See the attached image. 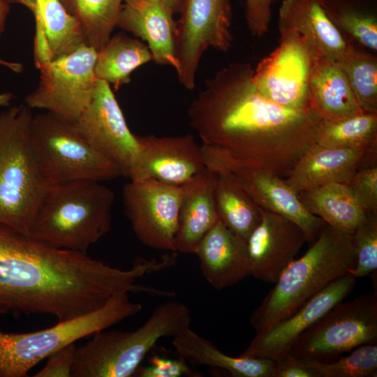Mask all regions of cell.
Segmentation results:
<instances>
[{
  "instance_id": "6da1fadb",
  "label": "cell",
  "mask_w": 377,
  "mask_h": 377,
  "mask_svg": "<svg viewBox=\"0 0 377 377\" xmlns=\"http://www.w3.org/2000/svg\"><path fill=\"white\" fill-rule=\"evenodd\" d=\"M249 63H232L205 82L187 114L203 156L286 177L316 143L320 119L262 96Z\"/></svg>"
},
{
  "instance_id": "7a4b0ae2",
  "label": "cell",
  "mask_w": 377,
  "mask_h": 377,
  "mask_svg": "<svg viewBox=\"0 0 377 377\" xmlns=\"http://www.w3.org/2000/svg\"><path fill=\"white\" fill-rule=\"evenodd\" d=\"M355 264L351 233L325 223L306 252L283 270L274 288L253 311L251 325L256 333L266 332L348 274Z\"/></svg>"
},
{
  "instance_id": "3957f363",
  "label": "cell",
  "mask_w": 377,
  "mask_h": 377,
  "mask_svg": "<svg viewBox=\"0 0 377 377\" xmlns=\"http://www.w3.org/2000/svg\"><path fill=\"white\" fill-rule=\"evenodd\" d=\"M101 182L47 185L29 235L56 248L87 253L111 228L114 193Z\"/></svg>"
},
{
  "instance_id": "277c9868",
  "label": "cell",
  "mask_w": 377,
  "mask_h": 377,
  "mask_svg": "<svg viewBox=\"0 0 377 377\" xmlns=\"http://www.w3.org/2000/svg\"><path fill=\"white\" fill-rule=\"evenodd\" d=\"M189 308L168 301L132 331L101 330L77 347L71 377H130L161 338L177 336L190 327Z\"/></svg>"
},
{
  "instance_id": "5b68a950",
  "label": "cell",
  "mask_w": 377,
  "mask_h": 377,
  "mask_svg": "<svg viewBox=\"0 0 377 377\" xmlns=\"http://www.w3.org/2000/svg\"><path fill=\"white\" fill-rule=\"evenodd\" d=\"M26 104L0 112V223L29 235L47 188L35 160Z\"/></svg>"
},
{
  "instance_id": "8992f818",
  "label": "cell",
  "mask_w": 377,
  "mask_h": 377,
  "mask_svg": "<svg viewBox=\"0 0 377 377\" xmlns=\"http://www.w3.org/2000/svg\"><path fill=\"white\" fill-rule=\"evenodd\" d=\"M142 305L128 293L115 295L100 309L31 332L0 328V377H27L40 361L63 347L139 313Z\"/></svg>"
},
{
  "instance_id": "52a82bcc",
  "label": "cell",
  "mask_w": 377,
  "mask_h": 377,
  "mask_svg": "<svg viewBox=\"0 0 377 377\" xmlns=\"http://www.w3.org/2000/svg\"><path fill=\"white\" fill-rule=\"evenodd\" d=\"M30 142L47 185L79 180L103 182L123 176L80 133L75 121L52 112L34 116Z\"/></svg>"
},
{
  "instance_id": "ba28073f",
  "label": "cell",
  "mask_w": 377,
  "mask_h": 377,
  "mask_svg": "<svg viewBox=\"0 0 377 377\" xmlns=\"http://www.w3.org/2000/svg\"><path fill=\"white\" fill-rule=\"evenodd\" d=\"M376 342L375 291L337 304L299 338L289 353L306 361L328 362Z\"/></svg>"
},
{
  "instance_id": "9c48e42d",
  "label": "cell",
  "mask_w": 377,
  "mask_h": 377,
  "mask_svg": "<svg viewBox=\"0 0 377 377\" xmlns=\"http://www.w3.org/2000/svg\"><path fill=\"white\" fill-rule=\"evenodd\" d=\"M96 52L84 45L39 66L38 84L27 95L25 104L75 121L92 99Z\"/></svg>"
},
{
  "instance_id": "30bf717a",
  "label": "cell",
  "mask_w": 377,
  "mask_h": 377,
  "mask_svg": "<svg viewBox=\"0 0 377 377\" xmlns=\"http://www.w3.org/2000/svg\"><path fill=\"white\" fill-rule=\"evenodd\" d=\"M177 21L176 56L179 82L195 87L199 63L209 47L228 51L232 43L230 0H184Z\"/></svg>"
},
{
  "instance_id": "8fae6325",
  "label": "cell",
  "mask_w": 377,
  "mask_h": 377,
  "mask_svg": "<svg viewBox=\"0 0 377 377\" xmlns=\"http://www.w3.org/2000/svg\"><path fill=\"white\" fill-rule=\"evenodd\" d=\"M318 56L301 37L280 36L279 45L253 69V82L262 96L281 106L311 110L309 79Z\"/></svg>"
},
{
  "instance_id": "7c38bea8",
  "label": "cell",
  "mask_w": 377,
  "mask_h": 377,
  "mask_svg": "<svg viewBox=\"0 0 377 377\" xmlns=\"http://www.w3.org/2000/svg\"><path fill=\"white\" fill-rule=\"evenodd\" d=\"M182 186L156 179L131 180L123 188L125 214L138 239L145 246L175 251Z\"/></svg>"
},
{
  "instance_id": "4fadbf2b",
  "label": "cell",
  "mask_w": 377,
  "mask_h": 377,
  "mask_svg": "<svg viewBox=\"0 0 377 377\" xmlns=\"http://www.w3.org/2000/svg\"><path fill=\"white\" fill-rule=\"evenodd\" d=\"M75 123L82 137L130 178L138 159L139 144L107 82L97 79L90 103Z\"/></svg>"
},
{
  "instance_id": "5bb4252c",
  "label": "cell",
  "mask_w": 377,
  "mask_h": 377,
  "mask_svg": "<svg viewBox=\"0 0 377 377\" xmlns=\"http://www.w3.org/2000/svg\"><path fill=\"white\" fill-rule=\"evenodd\" d=\"M204 159L206 167L214 172H230L260 209L296 223L310 244L316 240L325 223L304 207L297 194L281 177L216 158Z\"/></svg>"
},
{
  "instance_id": "9a60e30c",
  "label": "cell",
  "mask_w": 377,
  "mask_h": 377,
  "mask_svg": "<svg viewBox=\"0 0 377 377\" xmlns=\"http://www.w3.org/2000/svg\"><path fill=\"white\" fill-rule=\"evenodd\" d=\"M355 283L349 274L334 281L266 332L256 333L241 355L274 360L288 354L309 328L353 291Z\"/></svg>"
},
{
  "instance_id": "2e32d148",
  "label": "cell",
  "mask_w": 377,
  "mask_h": 377,
  "mask_svg": "<svg viewBox=\"0 0 377 377\" xmlns=\"http://www.w3.org/2000/svg\"><path fill=\"white\" fill-rule=\"evenodd\" d=\"M136 137L140 151L131 180L153 179L182 186L206 168L201 146L191 134Z\"/></svg>"
},
{
  "instance_id": "e0dca14e",
  "label": "cell",
  "mask_w": 377,
  "mask_h": 377,
  "mask_svg": "<svg viewBox=\"0 0 377 377\" xmlns=\"http://www.w3.org/2000/svg\"><path fill=\"white\" fill-rule=\"evenodd\" d=\"M306 242L296 223L262 209L261 220L246 241L250 275L275 283Z\"/></svg>"
},
{
  "instance_id": "ac0fdd59",
  "label": "cell",
  "mask_w": 377,
  "mask_h": 377,
  "mask_svg": "<svg viewBox=\"0 0 377 377\" xmlns=\"http://www.w3.org/2000/svg\"><path fill=\"white\" fill-rule=\"evenodd\" d=\"M377 147H327L315 144L297 161L284 182L296 193L327 184H348L357 170L376 161Z\"/></svg>"
},
{
  "instance_id": "d6986e66",
  "label": "cell",
  "mask_w": 377,
  "mask_h": 377,
  "mask_svg": "<svg viewBox=\"0 0 377 377\" xmlns=\"http://www.w3.org/2000/svg\"><path fill=\"white\" fill-rule=\"evenodd\" d=\"M161 0H123L117 26L145 42L153 61L176 72L177 21Z\"/></svg>"
},
{
  "instance_id": "ffe728a7",
  "label": "cell",
  "mask_w": 377,
  "mask_h": 377,
  "mask_svg": "<svg viewBox=\"0 0 377 377\" xmlns=\"http://www.w3.org/2000/svg\"><path fill=\"white\" fill-rule=\"evenodd\" d=\"M278 29L280 36H298L320 56L334 61L350 44L328 17L322 0H283Z\"/></svg>"
},
{
  "instance_id": "44dd1931",
  "label": "cell",
  "mask_w": 377,
  "mask_h": 377,
  "mask_svg": "<svg viewBox=\"0 0 377 377\" xmlns=\"http://www.w3.org/2000/svg\"><path fill=\"white\" fill-rule=\"evenodd\" d=\"M195 254L203 277L216 290L232 286L250 276L246 242L219 219L203 237Z\"/></svg>"
},
{
  "instance_id": "7402d4cb",
  "label": "cell",
  "mask_w": 377,
  "mask_h": 377,
  "mask_svg": "<svg viewBox=\"0 0 377 377\" xmlns=\"http://www.w3.org/2000/svg\"><path fill=\"white\" fill-rule=\"evenodd\" d=\"M216 174L207 167L182 185L176 252L195 253L207 232L219 219L214 197Z\"/></svg>"
},
{
  "instance_id": "603a6c76",
  "label": "cell",
  "mask_w": 377,
  "mask_h": 377,
  "mask_svg": "<svg viewBox=\"0 0 377 377\" xmlns=\"http://www.w3.org/2000/svg\"><path fill=\"white\" fill-rule=\"evenodd\" d=\"M25 7L35 20L34 52L36 67L89 45L82 27L61 0H30Z\"/></svg>"
},
{
  "instance_id": "cb8c5ba5",
  "label": "cell",
  "mask_w": 377,
  "mask_h": 377,
  "mask_svg": "<svg viewBox=\"0 0 377 377\" xmlns=\"http://www.w3.org/2000/svg\"><path fill=\"white\" fill-rule=\"evenodd\" d=\"M309 89L311 108L322 121H338L364 112L337 61L318 56Z\"/></svg>"
},
{
  "instance_id": "d4e9b609",
  "label": "cell",
  "mask_w": 377,
  "mask_h": 377,
  "mask_svg": "<svg viewBox=\"0 0 377 377\" xmlns=\"http://www.w3.org/2000/svg\"><path fill=\"white\" fill-rule=\"evenodd\" d=\"M172 344L179 357L186 361L221 369L228 372L232 376H272V360L228 355L190 327L175 337Z\"/></svg>"
},
{
  "instance_id": "484cf974",
  "label": "cell",
  "mask_w": 377,
  "mask_h": 377,
  "mask_svg": "<svg viewBox=\"0 0 377 377\" xmlns=\"http://www.w3.org/2000/svg\"><path fill=\"white\" fill-rule=\"evenodd\" d=\"M297 194L311 214L320 218L328 225L350 233L368 215L355 200L347 184L331 183Z\"/></svg>"
},
{
  "instance_id": "4316f807",
  "label": "cell",
  "mask_w": 377,
  "mask_h": 377,
  "mask_svg": "<svg viewBox=\"0 0 377 377\" xmlns=\"http://www.w3.org/2000/svg\"><path fill=\"white\" fill-rule=\"evenodd\" d=\"M151 61L152 54L143 41L118 34L97 51L94 73L97 79L118 90L131 82V74L137 68Z\"/></svg>"
},
{
  "instance_id": "83f0119b",
  "label": "cell",
  "mask_w": 377,
  "mask_h": 377,
  "mask_svg": "<svg viewBox=\"0 0 377 377\" xmlns=\"http://www.w3.org/2000/svg\"><path fill=\"white\" fill-rule=\"evenodd\" d=\"M216 174L214 197L219 219L246 242L261 220L262 209L230 172Z\"/></svg>"
},
{
  "instance_id": "f1b7e54d",
  "label": "cell",
  "mask_w": 377,
  "mask_h": 377,
  "mask_svg": "<svg viewBox=\"0 0 377 377\" xmlns=\"http://www.w3.org/2000/svg\"><path fill=\"white\" fill-rule=\"evenodd\" d=\"M375 0H322L328 17L349 43L352 40L377 50V10Z\"/></svg>"
},
{
  "instance_id": "f546056e",
  "label": "cell",
  "mask_w": 377,
  "mask_h": 377,
  "mask_svg": "<svg viewBox=\"0 0 377 377\" xmlns=\"http://www.w3.org/2000/svg\"><path fill=\"white\" fill-rule=\"evenodd\" d=\"M79 22L89 45L98 51L117 26L123 0H61Z\"/></svg>"
},
{
  "instance_id": "4dcf8cb0",
  "label": "cell",
  "mask_w": 377,
  "mask_h": 377,
  "mask_svg": "<svg viewBox=\"0 0 377 377\" xmlns=\"http://www.w3.org/2000/svg\"><path fill=\"white\" fill-rule=\"evenodd\" d=\"M316 144L354 149L377 147V113L364 112L338 121L320 120Z\"/></svg>"
},
{
  "instance_id": "1f68e13d",
  "label": "cell",
  "mask_w": 377,
  "mask_h": 377,
  "mask_svg": "<svg viewBox=\"0 0 377 377\" xmlns=\"http://www.w3.org/2000/svg\"><path fill=\"white\" fill-rule=\"evenodd\" d=\"M344 72L362 110L377 113V57L349 44L337 61Z\"/></svg>"
},
{
  "instance_id": "d6a6232c",
  "label": "cell",
  "mask_w": 377,
  "mask_h": 377,
  "mask_svg": "<svg viewBox=\"0 0 377 377\" xmlns=\"http://www.w3.org/2000/svg\"><path fill=\"white\" fill-rule=\"evenodd\" d=\"M346 356L331 362H318L304 360L317 377H376L377 375V345L364 344L357 347Z\"/></svg>"
},
{
  "instance_id": "836d02e7",
  "label": "cell",
  "mask_w": 377,
  "mask_h": 377,
  "mask_svg": "<svg viewBox=\"0 0 377 377\" xmlns=\"http://www.w3.org/2000/svg\"><path fill=\"white\" fill-rule=\"evenodd\" d=\"M355 252V266L348 274L355 278L367 276L377 269V214H368L366 219L351 233Z\"/></svg>"
},
{
  "instance_id": "e575fe53",
  "label": "cell",
  "mask_w": 377,
  "mask_h": 377,
  "mask_svg": "<svg viewBox=\"0 0 377 377\" xmlns=\"http://www.w3.org/2000/svg\"><path fill=\"white\" fill-rule=\"evenodd\" d=\"M347 185L355 200L367 214H377L376 161L360 167Z\"/></svg>"
},
{
  "instance_id": "d590c367",
  "label": "cell",
  "mask_w": 377,
  "mask_h": 377,
  "mask_svg": "<svg viewBox=\"0 0 377 377\" xmlns=\"http://www.w3.org/2000/svg\"><path fill=\"white\" fill-rule=\"evenodd\" d=\"M186 362L183 358L177 360L154 355L149 360V365L138 368L135 376L139 377L193 376Z\"/></svg>"
},
{
  "instance_id": "8d00e7d4",
  "label": "cell",
  "mask_w": 377,
  "mask_h": 377,
  "mask_svg": "<svg viewBox=\"0 0 377 377\" xmlns=\"http://www.w3.org/2000/svg\"><path fill=\"white\" fill-rule=\"evenodd\" d=\"M274 1L245 0V20L253 36L261 37L268 31L272 19V6Z\"/></svg>"
},
{
  "instance_id": "74e56055",
  "label": "cell",
  "mask_w": 377,
  "mask_h": 377,
  "mask_svg": "<svg viewBox=\"0 0 377 377\" xmlns=\"http://www.w3.org/2000/svg\"><path fill=\"white\" fill-rule=\"evenodd\" d=\"M77 347L68 344L50 355L45 366L34 377H71Z\"/></svg>"
},
{
  "instance_id": "f35d334b",
  "label": "cell",
  "mask_w": 377,
  "mask_h": 377,
  "mask_svg": "<svg viewBox=\"0 0 377 377\" xmlns=\"http://www.w3.org/2000/svg\"><path fill=\"white\" fill-rule=\"evenodd\" d=\"M272 377H317L303 360L288 353L273 360Z\"/></svg>"
},
{
  "instance_id": "ab89813d",
  "label": "cell",
  "mask_w": 377,
  "mask_h": 377,
  "mask_svg": "<svg viewBox=\"0 0 377 377\" xmlns=\"http://www.w3.org/2000/svg\"><path fill=\"white\" fill-rule=\"evenodd\" d=\"M10 11V4L6 0H0V37L4 30L6 20Z\"/></svg>"
},
{
  "instance_id": "60d3db41",
  "label": "cell",
  "mask_w": 377,
  "mask_h": 377,
  "mask_svg": "<svg viewBox=\"0 0 377 377\" xmlns=\"http://www.w3.org/2000/svg\"><path fill=\"white\" fill-rule=\"evenodd\" d=\"M174 14L179 13L184 0H161Z\"/></svg>"
},
{
  "instance_id": "b9f144b4",
  "label": "cell",
  "mask_w": 377,
  "mask_h": 377,
  "mask_svg": "<svg viewBox=\"0 0 377 377\" xmlns=\"http://www.w3.org/2000/svg\"><path fill=\"white\" fill-rule=\"evenodd\" d=\"M0 66H5L12 71L19 73L22 71L23 66L18 62H13L3 59L0 57Z\"/></svg>"
},
{
  "instance_id": "7bdbcfd3",
  "label": "cell",
  "mask_w": 377,
  "mask_h": 377,
  "mask_svg": "<svg viewBox=\"0 0 377 377\" xmlns=\"http://www.w3.org/2000/svg\"><path fill=\"white\" fill-rule=\"evenodd\" d=\"M13 98V94L10 92L0 93V108L8 107Z\"/></svg>"
}]
</instances>
